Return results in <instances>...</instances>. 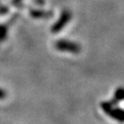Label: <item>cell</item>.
I'll list each match as a JSON object with an SVG mask.
<instances>
[{"instance_id":"5","label":"cell","mask_w":124,"mask_h":124,"mask_svg":"<svg viewBox=\"0 0 124 124\" xmlns=\"http://www.w3.org/2000/svg\"><path fill=\"white\" fill-rule=\"evenodd\" d=\"M123 98H124V90L121 86H120V87H118L115 90V93H114V96H113V99L110 102L113 105H116V104H118L121 100H123Z\"/></svg>"},{"instance_id":"7","label":"cell","mask_w":124,"mask_h":124,"mask_svg":"<svg viewBox=\"0 0 124 124\" xmlns=\"http://www.w3.org/2000/svg\"><path fill=\"white\" fill-rule=\"evenodd\" d=\"M8 13V8L3 5H0V15H6Z\"/></svg>"},{"instance_id":"6","label":"cell","mask_w":124,"mask_h":124,"mask_svg":"<svg viewBox=\"0 0 124 124\" xmlns=\"http://www.w3.org/2000/svg\"><path fill=\"white\" fill-rule=\"evenodd\" d=\"M8 24L1 23L0 24V42L6 40L8 37Z\"/></svg>"},{"instance_id":"3","label":"cell","mask_w":124,"mask_h":124,"mask_svg":"<svg viewBox=\"0 0 124 124\" xmlns=\"http://www.w3.org/2000/svg\"><path fill=\"white\" fill-rule=\"evenodd\" d=\"M55 49L60 52L78 53L81 52V46L76 42L67 40H59L55 42Z\"/></svg>"},{"instance_id":"9","label":"cell","mask_w":124,"mask_h":124,"mask_svg":"<svg viewBox=\"0 0 124 124\" xmlns=\"http://www.w3.org/2000/svg\"><path fill=\"white\" fill-rule=\"evenodd\" d=\"M22 1L23 0H12V4L16 7H19L20 5L22 4Z\"/></svg>"},{"instance_id":"8","label":"cell","mask_w":124,"mask_h":124,"mask_svg":"<svg viewBox=\"0 0 124 124\" xmlns=\"http://www.w3.org/2000/svg\"><path fill=\"white\" fill-rule=\"evenodd\" d=\"M7 96H8V93H7L3 88H0V100L5 99Z\"/></svg>"},{"instance_id":"4","label":"cell","mask_w":124,"mask_h":124,"mask_svg":"<svg viewBox=\"0 0 124 124\" xmlns=\"http://www.w3.org/2000/svg\"><path fill=\"white\" fill-rule=\"evenodd\" d=\"M30 15L31 18L36 19H42V18H49L53 15V11L50 10H44V9H36L31 8L30 10Z\"/></svg>"},{"instance_id":"2","label":"cell","mask_w":124,"mask_h":124,"mask_svg":"<svg viewBox=\"0 0 124 124\" xmlns=\"http://www.w3.org/2000/svg\"><path fill=\"white\" fill-rule=\"evenodd\" d=\"M71 19H72L71 11H70L69 9H64V10H62V12L61 13V15H60V18L55 21V23L53 24V27H52V29H51L52 32L54 33V34L59 33L64 27L66 26L68 23L70 22Z\"/></svg>"},{"instance_id":"1","label":"cell","mask_w":124,"mask_h":124,"mask_svg":"<svg viewBox=\"0 0 124 124\" xmlns=\"http://www.w3.org/2000/svg\"><path fill=\"white\" fill-rule=\"evenodd\" d=\"M100 107L104 110L108 116L114 119L119 122H123L124 121V112L123 109L118 108V107H113V104L110 101H103L100 103Z\"/></svg>"}]
</instances>
